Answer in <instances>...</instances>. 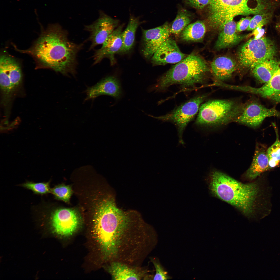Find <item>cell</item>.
<instances>
[{"label": "cell", "instance_id": "5b68a950", "mask_svg": "<svg viewBox=\"0 0 280 280\" xmlns=\"http://www.w3.org/2000/svg\"><path fill=\"white\" fill-rule=\"evenodd\" d=\"M209 5V25L221 30L236 16L266 13L274 7L272 0H210Z\"/></svg>", "mask_w": 280, "mask_h": 280}, {"label": "cell", "instance_id": "83f0119b", "mask_svg": "<svg viewBox=\"0 0 280 280\" xmlns=\"http://www.w3.org/2000/svg\"><path fill=\"white\" fill-rule=\"evenodd\" d=\"M50 183L49 182L36 183L28 181L23 184L21 186L36 194L44 195L51 193Z\"/></svg>", "mask_w": 280, "mask_h": 280}, {"label": "cell", "instance_id": "9c48e42d", "mask_svg": "<svg viewBox=\"0 0 280 280\" xmlns=\"http://www.w3.org/2000/svg\"><path fill=\"white\" fill-rule=\"evenodd\" d=\"M280 116V112L275 108H266L255 101L244 104L243 110L235 122L252 128L259 126L267 117Z\"/></svg>", "mask_w": 280, "mask_h": 280}, {"label": "cell", "instance_id": "d6a6232c", "mask_svg": "<svg viewBox=\"0 0 280 280\" xmlns=\"http://www.w3.org/2000/svg\"><path fill=\"white\" fill-rule=\"evenodd\" d=\"M276 27L278 29L280 30V19L277 23Z\"/></svg>", "mask_w": 280, "mask_h": 280}, {"label": "cell", "instance_id": "4dcf8cb0", "mask_svg": "<svg viewBox=\"0 0 280 280\" xmlns=\"http://www.w3.org/2000/svg\"><path fill=\"white\" fill-rule=\"evenodd\" d=\"M186 3L195 8L201 9L209 4L210 0H185Z\"/></svg>", "mask_w": 280, "mask_h": 280}, {"label": "cell", "instance_id": "ffe728a7", "mask_svg": "<svg viewBox=\"0 0 280 280\" xmlns=\"http://www.w3.org/2000/svg\"><path fill=\"white\" fill-rule=\"evenodd\" d=\"M236 24L233 20L227 23L220 33L215 45V48L220 50L236 44L247 35L236 33Z\"/></svg>", "mask_w": 280, "mask_h": 280}, {"label": "cell", "instance_id": "ba28073f", "mask_svg": "<svg viewBox=\"0 0 280 280\" xmlns=\"http://www.w3.org/2000/svg\"><path fill=\"white\" fill-rule=\"evenodd\" d=\"M206 97L204 95L196 96L163 115L155 117L149 116L164 122H172L178 130L180 143H184L182 138L184 131L189 123L192 121L198 112L200 106Z\"/></svg>", "mask_w": 280, "mask_h": 280}, {"label": "cell", "instance_id": "e0dca14e", "mask_svg": "<svg viewBox=\"0 0 280 280\" xmlns=\"http://www.w3.org/2000/svg\"><path fill=\"white\" fill-rule=\"evenodd\" d=\"M239 91L257 94L280 102V68L276 69L270 79L261 87L256 88L248 86H240Z\"/></svg>", "mask_w": 280, "mask_h": 280}, {"label": "cell", "instance_id": "4316f807", "mask_svg": "<svg viewBox=\"0 0 280 280\" xmlns=\"http://www.w3.org/2000/svg\"><path fill=\"white\" fill-rule=\"evenodd\" d=\"M274 11L255 15L251 18L247 30L248 31L253 30L258 26H262L269 23L272 19Z\"/></svg>", "mask_w": 280, "mask_h": 280}, {"label": "cell", "instance_id": "5bb4252c", "mask_svg": "<svg viewBox=\"0 0 280 280\" xmlns=\"http://www.w3.org/2000/svg\"><path fill=\"white\" fill-rule=\"evenodd\" d=\"M187 56L180 50L176 41L169 37L158 48L151 59L153 66L176 64Z\"/></svg>", "mask_w": 280, "mask_h": 280}, {"label": "cell", "instance_id": "52a82bcc", "mask_svg": "<svg viewBox=\"0 0 280 280\" xmlns=\"http://www.w3.org/2000/svg\"><path fill=\"white\" fill-rule=\"evenodd\" d=\"M276 48L273 42L265 37L252 38L244 44L238 54L239 63L243 67L252 69L260 62L274 58Z\"/></svg>", "mask_w": 280, "mask_h": 280}, {"label": "cell", "instance_id": "4fadbf2b", "mask_svg": "<svg viewBox=\"0 0 280 280\" xmlns=\"http://www.w3.org/2000/svg\"><path fill=\"white\" fill-rule=\"evenodd\" d=\"M124 25L118 26L103 43L101 47L95 50L93 56L94 65L105 58L109 59L112 65L116 63L115 55L118 53L122 46V33Z\"/></svg>", "mask_w": 280, "mask_h": 280}, {"label": "cell", "instance_id": "603a6c76", "mask_svg": "<svg viewBox=\"0 0 280 280\" xmlns=\"http://www.w3.org/2000/svg\"><path fill=\"white\" fill-rule=\"evenodd\" d=\"M277 61L273 58L260 62L252 69L254 76L261 83L267 82L275 72Z\"/></svg>", "mask_w": 280, "mask_h": 280}, {"label": "cell", "instance_id": "ac0fdd59", "mask_svg": "<svg viewBox=\"0 0 280 280\" xmlns=\"http://www.w3.org/2000/svg\"><path fill=\"white\" fill-rule=\"evenodd\" d=\"M266 146L257 143L253 160L251 165L245 173L247 179L252 180L268 171L269 160Z\"/></svg>", "mask_w": 280, "mask_h": 280}, {"label": "cell", "instance_id": "8fae6325", "mask_svg": "<svg viewBox=\"0 0 280 280\" xmlns=\"http://www.w3.org/2000/svg\"><path fill=\"white\" fill-rule=\"evenodd\" d=\"M50 220L55 232L62 236L72 234L79 226L80 220L79 215L74 209L59 208L51 214Z\"/></svg>", "mask_w": 280, "mask_h": 280}, {"label": "cell", "instance_id": "9a60e30c", "mask_svg": "<svg viewBox=\"0 0 280 280\" xmlns=\"http://www.w3.org/2000/svg\"><path fill=\"white\" fill-rule=\"evenodd\" d=\"M85 93L86 97L85 101L103 95H109L117 100L120 99L122 95L120 80L116 77L113 75L106 77L95 85L88 88Z\"/></svg>", "mask_w": 280, "mask_h": 280}, {"label": "cell", "instance_id": "484cf974", "mask_svg": "<svg viewBox=\"0 0 280 280\" xmlns=\"http://www.w3.org/2000/svg\"><path fill=\"white\" fill-rule=\"evenodd\" d=\"M275 131L276 140L267 150L269 160L268 171L276 167L280 163V141L278 132L276 130Z\"/></svg>", "mask_w": 280, "mask_h": 280}, {"label": "cell", "instance_id": "d6986e66", "mask_svg": "<svg viewBox=\"0 0 280 280\" xmlns=\"http://www.w3.org/2000/svg\"><path fill=\"white\" fill-rule=\"evenodd\" d=\"M0 71L9 77L13 90L20 83L22 77L20 65L16 59L6 53L1 54Z\"/></svg>", "mask_w": 280, "mask_h": 280}, {"label": "cell", "instance_id": "1f68e13d", "mask_svg": "<svg viewBox=\"0 0 280 280\" xmlns=\"http://www.w3.org/2000/svg\"><path fill=\"white\" fill-rule=\"evenodd\" d=\"M251 18L249 17L242 18L236 24L237 31L241 32L247 29L249 25Z\"/></svg>", "mask_w": 280, "mask_h": 280}, {"label": "cell", "instance_id": "30bf717a", "mask_svg": "<svg viewBox=\"0 0 280 280\" xmlns=\"http://www.w3.org/2000/svg\"><path fill=\"white\" fill-rule=\"evenodd\" d=\"M99 18L93 23L85 26V30L89 32L88 40L91 42L89 50L102 44L108 37L118 26L119 21L112 18L102 12Z\"/></svg>", "mask_w": 280, "mask_h": 280}, {"label": "cell", "instance_id": "44dd1931", "mask_svg": "<svg viewBox=\"0 0 280 280\" xmlns=\"http://www.w3.org/2000/svg\"><path fill=\"white\" fill-rule=\"evenodd\" d=\"M211 67L215 77L218 80L222 81L228 79L231 76L235 70L236 63L230 58L220 57L212 61Z\"/></svg>", "mask_w": 280, "mask_h": 280}, {"label": "cell", "instance_id": "8992f818", "mask_svg": "<svg viewBox=\"0 0 280 280\" xmlns=\"http://www.w3.org/2000/svg\"><path fill=\"white\" fill-rule=\"evenodd\" d=\"M244 104L234 100H209L201 105L195 124L216 127L234 122L241 113Z\"/></svg>", "mask_w": 280, "mask_h": 280}, {"label": "cell", "instance_id": "7a4b0ae2", "mask_svg": "<svg viewBox=\"0 0 280 280\" xmlns=\"http://www.w3.org/2000/svg\"><path fill=\"white\" fill-rule=\"evenodd\" d=\"M209 188L215 196L248 216L258 213L262 219L271 212L272 188L264 178L244 184L215 171L211 175Z\"/></svg>", "mask_w": 280, "mask_h": 280}, {"label": "cell", "instance_id": "cb8c5ba5", "mask_svg": "<svg viewBox=\"0 0 280 280\" xmlns=\"http://www.w3.org/2000/svg\"><path fill=\"white\" fill-rule=\"evenodd\" d=\"M204 23L199 20L189 24L184 29L179 37L182 41L187 42L201 41L206 32Z\"/></svg>", "mask_w": 280, "mask_h": 280}, {"label": "cell", "instance_id": "2e32d148", "mask_svg": "<svg viewBox=\"0 0 280 280\" xmlns=\"http://www.w3.org/2000/svg\"><path fill=\"white\" fill-rule=\"evenodd\" d=\"M113 280L147 279V270L117 261L110 262L107 269Z\"/></svg>", "mask_w": 280, "mask_h": 280}, {"label": "cell", "instance_id": "f1b7e54d", "mask_svg": "<svg viewBox=\"0 0 280 280\" xmlns=\"http://www.w3.org/2000/svg\"><path fill=\"white\" fill-rule=\"evenodd\" d=\"M51 193L58 199L68 202L71 196L72 191L70 186L61 185L51 188Z\"/></svg>", "mask_w": 280, "mask_h": 280}, {"label": "cell", "instance_id": "f546056e", "mask_svg": "<svg viewBox=\"0 0 280 280\" xmlns=\"http://www.w3.org/2000/svg\"><path fill=\"white\" fill-rule=\"evenodd\" d=\"M151 262L155 269L156 273L153 277V280H168L171 278L164 269L158 258H151Z\"/></svg>", "mask_w": 280, "mask_h": 280}, {"label": "cell", "instance_id": "7c38bea8", "mask_svg": "<svg viewBox=\"0 0 280 280\" xmlns=\"http://www.w3.org/2000/svg\"><path fill=\"white\" fill-rule=\"evenodd\" d=\"M170 26L167 23L149 29H142L141 52L143 57L151 59L160 46L170 37Z\"/></svg>", "mask_w": 280, "mask_h": 280}, {"label": "cell", "instance_id": "7402d4cb", "mask_svg": "<svg viewBox=\"0 0 280 280\" xmlns=\"http://www.w3.org/2000/svg\"><path fill=\"white\" fill-rule=\"evenodd\" d=\"M139 18L131 16L125 29L122 31V46L118 53L126 54L129 53L134 44L135 34L137 29L140 24Z\"/></svg>", "mask_w": 280, "mask_h": 280}, {"label": "cell", "instance_id": "6da1fadb", "mask_svg": "<svg viewBox=\"0 0 280 280\" xmlns=\"http://www.w3.org/2000/svg\"><path fill=\"white\" fill-rule=\"evenodd\" d=\"M103 258L131 265L142 261L152 249L156 232L137 212L118 207L101 215L93 227Z\"/></svg>", "mask_w": 280, "mask_h": 280}, {"label": "cell", "instance_id": "d4e9b609", "mask_svg": "<svg viewBox=\"0 0 280 280\" xmlns=\"http://www.w3.org/2000/svg\"><path fill=\"white\" fill-rule=\"evenodd\" d=\"M191 21L190 14L185 10H181L178 13L170 27L171 34L176 36H179L184 29L188 25Z\"/></svg>", "mask_w": 280, "mask_h": 280}, {"label": "cell", "instance_id": "3957f363", "mask_svg": "<svg viewBox=\"0 0 280 280\" xmlns=\"http://www.w3.org/2000/svg\"><path fill=\"white\" fill-rule=\"evenodd\" d=\"M68 33L57 24L49 25L31 48H16L34 59L38 68L51 69L65 75H75L77 56L83 45L71 41Z\"/></svg>", "mask_w": 280, "mask_h": 280}, {"label": "cell", "instance_id": "277c9868", "mask_svg": "<svg viewBox=\"0 0 280 280\" xmlns=\"http://www.w3.org/2000/svg\"><path fill=\"white\" fill-rule=\"evenodd\" d=\"M209 71L205 60L195 52L190 54L160 77L155 84L149 87L150 92L163 91L174 85L183 88L195 87L204 83Z\"/></svg>", "mask_w": 280, "mask_h": 280}]
</instances>
